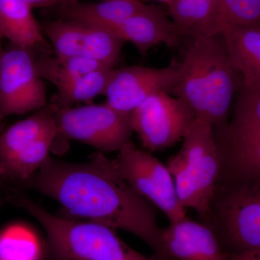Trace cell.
Listing matches in <instances>:
<instances>
[{
	"mask_svg": "<svg viewBox=\"0 0 260 260\" xmlns=\"http://www.w3.org/2000/svg\"><path fill=\"white\" fill-rule=\"evenodd\" d=\"M178 61L162 68L131 66L113 70L104 95L116 110L132 113L148 98L171 90L177 78Z\"/></svg>",
	"mask_w": 260,
	"mask_h": 260,
	"instance_id": "cell-10",
	"label": "cell"
},
{
	"mask_svg": "<svg viewBox=\"0 0 260 260\" xmlns=\"http://www.w3.org/2000/svg\"><path fill=\"white\" fill-rule=\"evenodd\" d=\"M27 3L34 9V8H48L59 5L61 0H25Z\"/></svg>",
	"mask_w": 260,
	"mask_h": 260,
	"instance_id": "cell-26",
	"label": "cell"
},
{
	"mask_svg": "<svg viewBox=\"0 0 260 260\" xmlns=\"http://www.w3.org/2000/svg\"><path fill=\"white\" fill-rule=\"evenodd\" d=\"M32 10L25 0H0V35L37 56L51 54L52 47Z\"/></svg>",
	"mask_w": 260,
	"mask_h": 260,
	"instance_id": "cell-14",
	"label": "cell"
},
{
	"mask_svg": "<svg viewBox=\"0 0 260 260\" xmlns=\"http://www.w3.org/2000/svg\"><path fill=\"white\" fill-rule=\"evenodd\" d=\"M233 68L221 35L189 38L178 61L177 78L170 93L181 99L195 116L215 129L225 127L237 90Z\"/></svg>",
	"mask_w": 260,
	"mask_h": 260,
	"instance_id": "cell-2",
	"label": "cell"
},
{
	"mask_svg": "<svg viewBox=\"0 0 260 260\" xmlns=\"http://www.w3.org/2000/svg\"><path fill=\"white\" fill-rule=\"evenodd\" d=\"M54 113L55 107L49 104L5 129L0 135V164L22 153L42 137L57 132Z\"/></svg>",
	"mask_w": 260,
	"mask_h": 260,
	"instance_id": "cell-17",
	"label": "cell"
},
{
	"mask_svg": "<svg viewBox=\"0 0 260 260\" xmlns=\"http://www.w3.org/2000/svg\"><path fill=\"white\" fill-rule=\"evenodd\" d=\"M220 2L222 30L228 26L260 28V0H220Z\"/></svg>",
	"mask_w": 260,
	"mask_h": 260,
	"instance_id": "cell-24",
	"label": "cell"
},
{
	"mask_svg": "<svg viewBox=\"0 0 260 260\" xmlns=\"http://www.w3.org/2000/svg\"><path fill=\"white\" fill-rule=\"evenodd\" d=\"M220 157L219 180L260 177V132L235 134L215 130Z\"/></svg>",
	"mask_w": 260,
	"mask_h": 260,
	"instance_id": "cell-13",
	"label": "cell"
},
{
	"mask_svg": "<svg viewBox=\"0 0 260 260\" xmlns=\"http://www.w3.org/2000/svg\"><path fill=\"white\" fill-rule=\"evenodd\" d=\"M3 38H2L1 35H0V56H1L2 53L3 52V50H4V47H3Z\"/></svg>",
	"mask_w": 260,
	"mask_h": 260,
	"instance_id": "cell-29",
	"label": "cell"
},
{
	"mask_svg": "<svg viewBox=\"0 0 260 260\" xmlns=\"http://www.w3.org/2000/svg\"><path fill=\"white\" fill-rule=\"evenodd\" d=\"M58 136L90 145L103 153L119 152L134 133L131 113L116 110L107 103L78 107H55Z\"/></svg>",
	"mask_w": 260,
	"mask_h": 260,
	"instance_id": "cell-6",
	"label": "cell"
},
{
	"mask_svg": "<svg viewBox=\"0 0 260 260\" xmlns=\"http://www.w3.org/2000/svg\"><path fill=\"white\" fill-rule=\"evenodd\" d=\"M36 67L39 76L50 82L56 88L97 70L112 69L87 56L61 57L51 54L37 56Z\"/></svg>",
	"mask_w": 260,
	"mask_h": 260,
	"instance_id": "cell-19",
	"label": "cell"
},
{
	"mask_svg": "<svg viewBox=\"0 0 260 260\" xmlns=\"http://www.w3.org/2000/svg\"><path fill=\"white\" fill-rule=\"evenodd\" d=\"M3 120V117H2L1 114H0V122Z\"/></svg>",
	"mask_w": 260,
	"mask_h": 260,
	"instance_id": "cell-30",
	"label": "cell"
},
{
	"mask_svg": "<svg viewBox=\"0 0 260 260\" xmlns=\"http://www.w3.org/2000/svg\"><path fill=\"white\" fill-rule=\"evenodd\" d=\"M168 12L181 38L221 34L220 0H172Z\"/></svg>",
	"mask_w": 260,
	"mask_h": 260,
	"instance_id": "cell-16",
	"label": "cell"
},
{
	"mask_svg": "<svg viewBox=\"0 0 260 260\" xmlns=\"http://www.w3.org/2000/svg\"><path fill=\"white\" fill-rule=\"evenodd\" d=\"M200 222L211 229L225 254L260 250V177L219 180Z\"/></svg>",
	"mask_w": 260,
	"mask_h": 260,
	"instance_id": "cell-5",
	"label": "cell"
},
{
	"mask_svg": "<svg viewBox=\"0 0 260 260\" xmlns=\"http://www.w3.org/2000/svg\"><path fill=\"white\" fill-rule=\"evenodd\" d=\"M101 1H105V0H101Z\"/></svg>",
	"mask_w": 260,
	"mask_h": 260,
	"instance_id": "cell-33",
	"label": "cell"
},
{
	"mask_svg": "<svg viewBox=\"0 0 260 260\" xmlns=\"http://www.w3.org/2000/svg\"><path fill=\"white\" fill-rule=\"evenodd\" d=\"M220 129L236 134L260 132V79L242 81L232 121Z\"/></svg>",
	"mask_w": 260,
	"mask_h": 260,
	"instance_id": "cell-21",
	"label": "cell"
},
{
	"mask_svg": "<svg viewBox=\"0 0 260 260\" xmlns=\"http://www.w3.org/2000/svg\"><path fill=\"white\" fill-rule=\"evenodd\" d=\"M145 4L142 0H105L93 3L67 0L59 4V18L112 31Z\"/></svg>",
	"mask_w": 260,
	"mask_h": 260,
	"instance_id": "cell-15",
	"label": "cell"
},
{
	"mask_svg": "<svg viewBox=\"0 0 260 260\" xmlns=\"http://www.w3.org/2000/svg\"><path fill=\"white\" fill-rule=\"evenodd\" d=\"M220 35L233 68L242 81L260 79V28L228 26Z\"/></svg>",
	"mask_w": 260,
	"mask_h": 260,
	"instance_id": "cell-18",
	"label": "cell"
},
{
	"mask_svg": "<svg viewBox=\"0 0 260 260\" xmlns=\"http://www.w3.org/2000/svg\"><path fill=\"white\" fill-rule=\"evenodd\" d=\"M5 188H6V185L0 178V208H1L5 199Z\"/></svg>",
	"mask_w": 260,
	"mask_h": 260,
	"instance_id": "cell-27",
	"label": "cell"
},
{
	"mask_svg": "<svg viewBox=\"0 0 260 260\" xmlns=\"http://www.w3.org/2000/svg\"><path fill=\"white\" fill-rule=\"evenodd\" d=\"M61 2H62V0H61Z\"/></svg>",
	"mask_w": 260,
	"mask_h": 260,
	"instance_id": "cell-34",
	"label": "cell"
},
{
	"mask_svg": "<svg viewBox=\"0 0 260 260\" xmlns=\"http://www.w3.org/2000/svg\"><path fill=\"white\" fill-rule=\"evenodd\" d=\"M35 234L23 225H10L0 232V260H41Z\"/></svg>",
	"mask_w": 260,
	"mask_h": 260,
	"instance_id": "cell-23",
	"label": "cell"
},
{
	"mask_svg": "<svg viewBox=\"0 0 260 260\" xmlns=\"http://www.w3.org/2000/svg\"><path fill=\"white\" fill-rule=\"evenodd\" d=\"M142 1H149V0H142ZM153 1L158 2V3H162V4L169 5L172 3V0H153Z\"/></svg>",
	"mask_w": 260,
	"mask_h": 260,
	"instance_id": "cell-28",
	"label": "cell"
},
{
	"mask_svg": "<svg viewBox=\"0 0 260 260\" xmlns=\"http://www.w3.org/2000/svg\"><path fill=\"white\" fill-rule=\"evenodd\" d=\"M116 170L145 199L175 223L186 217V208L178 197L175 183L167 166L153 154L126 143L112 159Z\"/></svg>",
	"mask_w": 260,
	"mask_h": 260,
	"instance_id": "cell-7",
	"label": "cell"
},
{
	"mask_svg": "<svg viewBox=\"0 0 260 260\" xmlns=\"http://www.w3.org/2000/svg\"><path fill=\"white\" fill-rule=\"evenodd\" d=\"M37 55L10 44L0 56V114L23 115L47 107V88L38 74Z\"/></svg>",
	"mask_w": 260,
	"mask_h": 260,
	"instance_id": "cell-8",
	"label": "cell"
},
{
	"mask_svg": "<svg viewBox=\"0 0 260 260\" xmlns=\"http://www.w3.org/2000/svg\"><path fill=\"white\" fill-rule=\"evenodd\" d=\"M67 1V0H62V2Z\"/></svg>",
	"mask_w": 260,
	"mask_h": 260,
	"instance_id": "cell-32",
	"label": "cell"
},
{
	"mask_svg": "<svg viewBox=\"0 0 260 260\" xmlns=\"http://www.w3.org/2000/svg\"><path fill=\"white\" fill-rule=\"evenodd\" d=\"M195 117L194 113L179 98L159 92L131 113V124L142 146L152 153L182 140Z\"/></svg>",
	"mask_w": 260,
	"mask_h": 260,
	"instance_id": "cell-9",
	"label": "cell"
},
{
	"mask_svg": "<svg viewBox=\"0 0 260 260\" xmlns=\"http://www.w3.org/2000/svg\"><path fill=\"white\" fill-rule=\"evenodd\" d=\"M228 260H260V250L226 254Z\"/></svg>",
	"mask_w": 260,
	"mask_h": 260,
	"instance_id": "cell-25",
	"label": "cell"
},
{
	"mask_svg": "<svg viewBox=\"0 0 260 260\" xmlns=\"http://www.w3.org/2000/svg\"><path fill=\"white\" fill-rule=\"evenodd\" d=\"M182 140L180 150L167 166L181 204L194 210L201 221L209 213L220 177V152L214 126L205 118L196 116Z\"/></svg>",
	"mask_w": 260,
	"mask_h": 260,
	"instance_id": "cell-4",
	"label": "cell"
},
{
	"mask_svg": "<svg viewBox=\"0 0 260 260\" xmlns=\"http://www.w3.org/2000/svg\"><path fill=\"white\" fill-rule=\"evenodd\" d=\"M114 69L97 70L59 87L51 104L56 108L71 107L72 104L90 102L104 95Z\"/></svg>",
	"mask_w": 260,
	"mask_h": 260,
	"instance_id": "cell-22",
	"label": "cell"
},
{
	"mask_svg": "<svg viewBox=\"0 0 260 260\" xmlns=\"http://www.w3.org/2000/svg\"><path fill=\"white\" fill-rule=\"evenodd\" d=\"M164 255L176 260H228L210 228L187 217L161 229Z\"/></svg>",
	"mask_w": 260,
	"mask_h": 260,
	"instance_id": "cell-11",
	"label": "cell"
},
{
	"mask_svg": "<svg viewBox=\"0 0 260 260\" xmlns=\"http://www.w3.org/2000/svg\"><path fill=\"white\" fill-rule=\"evenodd\" d=\"M170 260H176V259H172V258H171Z\"/></svg>",
	"mask_w": 260,
	"mask_h": 260,
	"instance_id": "cell-31",
	"label": "cell"
},
{
	"mask_svg": "<svg viewBox=\"0 0 260 260\" xmlns=\"http://www.w3.org/2000/svg\"><path fill=\"white\" fill-rule=\"evenodd\" d=\"M110 32L133 44L143 55L160 44L176 47L182 39L161 7L155 5L145 4Z\"/></svg>",
	"mask_w": 260,
	"mask_h": 260,
	"instance_id": "cell-12",
	"label": "cell"
},
{
	"mask_svg": "<svg viewBox=\"0 0 260 260\" xmlns=\"http://www.w3.org/2000/svg\"><path fill=\"white\" fill-rule=\"evenodd\" d=\"M41 26L56 56H85L90 25L57 18L44 22Z\"/></svg>",
	"mask_w": 260,
	"mask_h": 260,
	"instance_id": "cell-20",
	"label": "cell"
},
{
	"mask_svg": "<svg viewBox=\"0 0 260 260\" xmlns=\"http://www.w3.org/2000/svg\"><path fill=\"white\" fill-rule=\"evenodd\" d=\"M20 186L55 200L65 217L124 231L143 241L154 254L164 255L155 207L123 179L104 153L96 151L84 162L49 156Z\"/></svg>",
	"mask_w": 260,
	"mask_h": 260,
	"instance_id": "cell-1",
	"label": "cell"
},
{
	"mask_svg": "<svg viewBox=\"0 0 260 260\" xmlns=\"http://www.w3.org/2000/svg\"><path fill=\"white\" fill-rule=\"evenodd\" d=\"M5 199L42 225L51 260H170L168 256H147L135 250L116 229L104 224L54 215L10 186H7Z\"/></svg>",
	"mask_w": 260,
	"mask_h": 260,
	"instance_id": "cell-3",
	"label": "cell"
}]
</instances>
